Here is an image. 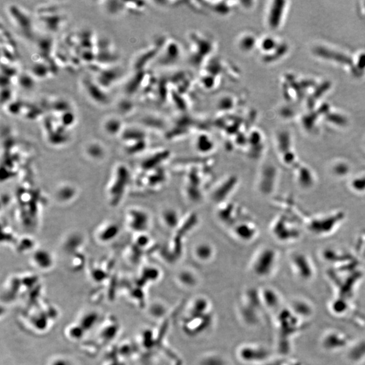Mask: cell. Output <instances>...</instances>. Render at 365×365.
Returning a JSON list of instances; mask_svg holds the SVG:
<instances>
[{"instance_id":"1","label":"cell","mask_w":365,"mask_h":365,"mask_svg":"<svg viewBox=\"0 0 365 365\" xmlns=\"http://www.w3.org/2000/svg\"><path fill=\"white\" fill-rule=\"evenodd\" d=\"M190 58L196 66L204 65L215 54L216 40L203 32H193L188 35Z\"/></svg>"},{"instance_id":"10","label":"cell","mask_w":365,"mask_h":365,"mask_svg":"<svg viewBox=\"0 0 365 365\" xmlns=\"http://www.w3.org/2000/svg\"><path fill=\"white\" fill-rule=\"evenodd\" d=\"M96 72L98 73L96 81L104 88L109 87L108 86L117 81L120 75V70L115 67H100L99 70Z\"/></svg>"},{"instance_id":"15","label":"cell","mask_w":365,"mask_h":365,"mask_svg":"<svg viewBox=\"0 0 365 365\" xmlns=\"http://www.w3.org/2000/svg\"><path fill=\"white\" fill-rule=\"evenodd\" d=\"M256 230L249 224L239 225L235 230V234L239 239L243 241H250L255 236Z\"/></svg>"},{"instance_id":"8","label":"cell","mask_w":365,"mask_h":365,"mask_svg":"<svg viewBox=\"0 0 365 365\" xmlns=\"http://www.w3.org/2000/svg\"><path fill=\"white\" fill-rule=\"evenodd\" d=\"M127 217L129 228L137 232H142L149 226V216L144 210L133 209L129 211Z\"/></svg>"},{"instance_id":"22","label":"cell","mask_w":365,"mask_h":365,"mask_svg":"<svg viewBox=\"0 0 365 365\" xmlns=\"http://www.w3.org/2000/svg\"><path fill=\"white\" fill-rule=\"evenodd\" d=\"M118 109L124 114L131 112L133 109L132 102L127 100H122V101L118 104Z\"/></svg>"},{"instance_id":"18","label":"cell","mask_w":365,"mask_h":365,"mask_svg":"<svg viewBox=\"0 0 365 365\" xmlns=\"http://www.w3.org/2000/svg\"><path fill=\"white\" fill-rule=\"evenodd\" d=\"M105 8L108 13L117 14L125 10V2H105Z\"/></svg>"},{"instance_id":"21","label":"cell","mask_w":365,"mask_h":365,"mask_svg":"<svg viewBox=\"0 0 365 365\" xmlns=\"http://www.w3.org/2000/svg\"><path fill=\"white\" fill-rule=\"evenodd\" d=\"M164 220L167 225L170 226H173L174 225V222L177 223V215L176 214L174 210H165V212L163 214Z\"/></svg>"},{"instance_id":"11","label":"cell","mask_w":365,"mask_h":365,"mask_svg":"<svg viewBox=\"0 0 365 365\" xmlns=\"http://www.w3.org/2000/svg\"><path fill=\"white\" fill-rule=\"evenodd\" d=\"M146 78V74L144 70L142 71H135L134 75L129 79L126 85H125V92L129 96L133 95L139 89H141L143 84L145 83L144 80Z\"/></svg>"},{"instance_id":"5","label":"cell","mask_w":365,"mask_h":365,"mask_svg":"<svg viewBox=\"0 0 365 365\" xmlns=\"http://www.w3.org/2000/svg\"><path fill=\"white\" fill-rule=\"evenodd\" d=\"M83 85L86 94L94 102L100 105L109 104V97L104 91V88L97 81L86 77L83 80Z\"/></svg>"},{"instance_id":"9","label":"cell","mask_w":365,"mask_h":365,"mask_svg":"<svg viewBox=\"0 0 365 365\" xmlns=\"http://www.w3.org/2000/svg\"><path fill=\"white\" fill-rule=\"evenodd\" d=\"M279 2H271L269 5H268L266 8L265 14V22L266 26L270 29H278L280 25L281 20L282 18L283 12H281V9H283V6L279 5Z\"/></svg>"},{"instance_id":"4","label":"cell","mask_w":365,"mask_h":365,"mask_svg":"<svg viewBox=\"0 0 365 365\" xmlns=\"http://www.w3.org/2000/svg\"><path fill=\"white\" fill-rule=\"evenodd\" d=\"M181 46L175 40H165L159 53L160 63L171 65L179 60L181 56Z\"/></svg>"},{"instance_id":"13","label":"cell","mask_w":365,"mask_h":365,"mask_svg":"<svg viewBox=\"0 0 365 365\" xmlns=\"http://www.w3.org/2000/svg\"><path fill=\"white\" fill-rule=\"evenodd\" d=\"M195 146L200 153H208L214 148V143L210 135L206 133H201L196 138Z\"/></svg>"},{"instance_id":"16","label":"cell","mask_w":365,"mask_h":365,"mask_svg":"<svg viewBox=\"0 0 365 365\" xmlns=\"http://www.w3.org/2000/svg\"><path fill=\"white\" fill-rule=\"evenodd\" d=\"M213 248L208 244H200L195 249V254L201 260H207L212 258Z\"/></svg>"},{"instance_id":"2","label":"cell","mask_w":365,"mask_h":365,"mask_svg":"<svg viewBox=\"0 0 365 365\" xmlns=\"http://www.w3.org/2000/svg\"><path fill=\"white\" fill-rule=\"evenodd\" d=\"M8 12L21 34L26 37V39L32 38L34 36V25L32 18L27 12L17 5H10L8 8Z\"/></svg>"},{"instance_id":"19","label":"cell","mask_w":365,"mask_h":365,"mask_svg":"<svg viewBox=\"0 0 365 365\" xmlns=\"http://www.w3.org/2000/svg\"><path fill=\"white\" fill-rule=\"evenodd\" d=\"M32 72L34 75L40 78L48 77V73H50V71H48L46 66L41 63H37L34 68H32Z\"/></svg>"},{"instance_id":"17","label":"cell","mask_w":365,"mask_h":365,"mask_svg":"<svg viewBox=\"0 0 365 365\" xmlns=\"http://www.w3.org/2000/svg\"><path fill=\"white\" fill-rule=\"evenodd\" d=\"M87 155L92 158H95L98 159V158H102L104 154V149L103 146L100 143L98 142H92L88 144L87 148H86Z\"/></svg>"},{"instance_id":"3","label":"cell","mask_w":365,"mask_h":365,"mask_svg":"<svg viewBox=\"0 0 365 365\" xmlns=\"http://www.w3.org/2000/svg\"><path fill=\"white\" fill-rule=\"evenodd\" d=\"M277 260L276 252L269 248H264L258 252L254 260V269L259 275L269 273Z\"/></svg>"},{"instance_id":"20","label":"cell","mask_w":365,"mask_h":365,"mask_svg":"<svg viewBox=\"0 0 365 365\" xmlns=\"http://www.w3.org/2000/svg\"><path fill=\"white\" fill-rule=\"evenodd\" d=\"M18 82H19L20 85L22 86L21 87L24 88L26 89H32L34 86V81L32 76L28 75H20V77L18 78Z\"/></svg>"},{"instance_id":"7","label":"cell","mask_w":365,"mask_h":365,"mask_svg":"<svg viewBox=\"0 0 365 365\" xmlns=\"http://www.w3.org/2000/svg\"><path fill=\"white\" fill-rule=\"evenodd\" d=\"M165 40L158 41L155 45L148 47L145 50L141 52L140 54L135 58L133 62V68L135 71H142L144 70L145 66L156 56L159 55L162 47H163Z\"/></svg>"},{"instance_id":"6","label":"cell","mask_w":365,"mask_h":365,"mask_svg":"<svg viewBox=\"0 0 365 365\" xmlns=\"http://www.w3.org/2000/svg\"><path fill=\"white\" fill-rule=\"evenodd\" d=\"M259 38L253 31L246 30L237 35L235 46L243 54H252L257 50Z\"/></svg>"},{"instance_id":"12","label":"cell","mask_w":365,"mask_h":365,"mask_svg":"<svg viewBox=\"0 0 365 365\" xmlns=\"http://www.w3.org/2000/svg\"><path fill=\"white\" fill-rule=\"evenodd\" d=\"M46 11L48 10H46ZM55 11L50 10L47 12H45L44 16H40V20H42L43 23L45 24L47 28L50 31H58L60 28L62 21L63 18L60 14H58Z\"/></svg>"},{"instance_id":"14","label":"cell","mask_w":365,"mask_h":365,"mask_svg":"<svg viewBox=\"0 0 365 365\" xmlns=\"http://www.w3.org/2000/svg\"><path fill=\"white\" fill-rule=\"evenodd\" d=\"M104 129L108 134L112 135L119 134L124 129L122 120L116 117L107 118L104 123Z\"/></svg>"}]
</instances>
